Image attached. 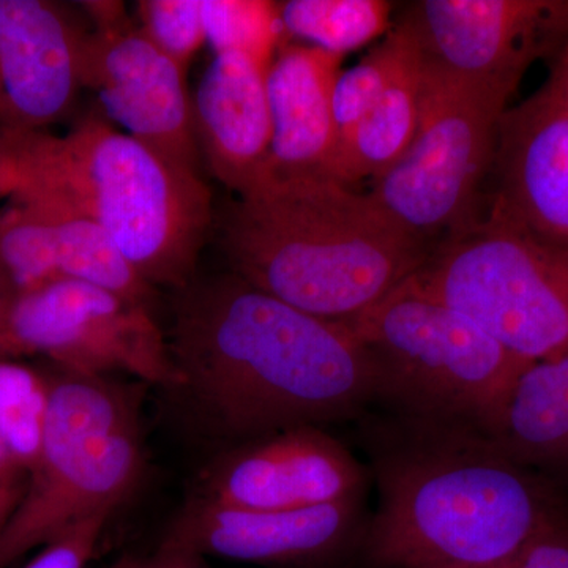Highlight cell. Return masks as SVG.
Listing matches in <instances>:
<instances>
[{"mask_svg":"<svg viewBox=\"0 0 568 568\" xmlns=\"http://www.w3.org/2000/svg\"><path fill=\"white\" fill-rule=\"evenodd\" d=\"M168 406L220 448L298 425L355 424L375 405L372 361L349 325L256 290L233 272L175 291Z\"/></svg>","mask_w":568,"mask_h":568,"instance_id":"cell-1","label":"cell"},{"mask_svg":"<svg viewBox=\"0 0 568 568\" xmlns=\"http://www.w3.org/2000/svg\"><path fill=\"white\" fill-rule=\"evenodd\" d=\"M377 489L353 568H487L568 519V499L489 436L369 410L355 422Z\"/></svg>","mask_w":568,"mask_h":568,"instance_id":"cell-2","label":"cell"},{"mask_svg":"<svg viewBox=\"0 0 568 568\" xmlns=\"http://www.w3.org/2000/svg\"><path fill=\"white\" fill-rule=\"evenodd\" d=\"M219 231L234 275L336 323L395 293L429 254L368 194L332 179H264L224 209Z\"/></svg>","mask_w":568,"mask_h":568,"instance_id":"cell-3","label":"cell"},{"mask_svg":"<svg viewBox=\"0 0 568 568\" xmlns=\"http://www.w3.org/2000/svg\"><path fill=\"white\" fill-rule=\"evenodd\" d=\"M28 183L91 215L155 290L193 282L213 223L212 193L200 173L92 114L63 136L40 133Z\"/></svg>","mask_w":568,"mask_h":568,"instance_id":"cell-4","label":"cell"},{"mask_svg":"<svg viewBox=\"0 0 568 568\" xmlns=\"http://www.w3.org/2000/svg\"><path fill=\"white\" fill-rule=\"evenodd\" d=\"M50 383L43 444L20 506L0 534V568L82 518L115 514L148 469L142 403L149 386L62 369Z\"/></svg>","mask_w":568,"mask_h":568,"instance_id":"cell-5","label":"cell"},{"mask_svg":"<svg viewBox=\"0 0 568 568\" xmlns=\"http://www.w3.org/2000/svg\"><path fill=\"white\" fill-rule=\"evenodd\" d=\"M372 361V410L491 436L523 369L487 332L399 286L345 323Z\"/></svg>","mask_w":568,"mask_h":568,"instance_id":"cell-6","label":"cell"},{"mask_svg":"<svg viewBox=\"0 0 568 568\" xmlns=\"http://www.w3.org/2000/svg\"><path fill=\"white\" fill-rule=\"evenodd\" d=\"M403 286L465 316L523 361L568 354V250L496 201L432 250Z\"/></svg>","mask_w":568,"mask_h":568,"instance_id":"cell-7","label":"cell"},{"mask_svg":"<svg viewBox=\"0 0 568 568\" xmlns=\"http://www.w3.org/2000/svg\"><path fill=\"white\" fill-rule=\"evenodd\" d=\"M422 110L405 155L366 192L428 252L480 215L507 97L422 65Z\"/></svg>","mask_w":568,"mask_h":568,"instance_id":"cell-8","label":"cell"},{"mask_svg":"<svg viewBox=\"0 0 568 568\" xmlns=\"http://www.w3.org/2000/svg\"><path fill=\"white\" fill-rule=\"evenodd\" d=\"M43 355L74 375L134 377L166 390L175 369L151 306L78 280L14 293L0 331V357Z\"/></svg>","mask_w":568,"mask_h":568,"instance_id":"cell-9","label":"cell"},{"mask_svg":"<svg viewBox=\"0 0 568 568\" xmlns=\"http://www.w3.org/2000/svg\"><path fill=\"white\" fill-rule=\"evenodd\" d=\"M394 26L425 69L511 99L529 67L568 41V0H418Z\"/></svg>","mask_w":568,"mask_h":568,"instance_id":"cell-10","label":"cell"},{"mask_svg":"<svg viewBox=\"0 0 568 568\" xmlns=\"http://www.w3.org/2000/svg\"><path fill=\"white\" fill-rule=\"evenodd\" d=\"M368 466L328 428L290 426L220 448L194 478L190 499L280 511L366 499Z\"/></svg>","mask_w":568,"mask_h":568,"instance_id":"cell-11","label":"cell"},{"mask_svg":"<svg viewBox=\"0 0 568 568\" xmlns=\"http://www.w3.org/2000/svg\"><path fill=\"white\" fill-rule=\"evenodd\" d=\"M366 499L257 511L186 499L160 544L265 568H353L369 515Z\"/></svg>","mask_w":568,"mask_h":568,"instance_id":"cell-12","label":"cell"},{"mask_svg":"<svg viewBox=\"0 0 568 568\" xmlns=\"http://www.w3.org/2000/svg\"><path fill=\"white\" fill-rule=\"evenodd\" d=\"M82 88L99 97L104 118L168 160L200 173L186 71L145 39L138 28L85 33Z\"/></svg>","mask_w":568,"mask_h":568,"instance_id":"cell-13","label":"cell"},{"mask_svg":"<svg viewBox=\"0 0 568 568\" xmlns=\"http://www.w3.org/2000/svg\"><path fill=\"white\" fill-rule=\"evenodd\" d=\"M85 33L59 3L0 0V129L43 132L70 114Z\"/></svg>","mask_w":568,"mask_h":568,"instance_id":"cell-14","label":"cell"},{"mask_svg":"<svg viewBox=\"0 0 568 568\" xmlns=\"http://www.w3.org/2000/svg\"><path fill=\"white\" fill-rule=\"evenodd\" d=\"M491 200L538 237L568 250V111L541 88L497 126Z\"/></svg>","mask_w":568,"mask_h":568,"instance_id":"cell-15","label":"cell"},{"mask_svg":"<svg viewBox=\"0 0 568 568\" xmlns=\"http://www.w3.org/2000/svg\"><path fill=\"white\" fill-rule=\"evenodd\" d=\"M13 197L22 204L14 256L29 287L78 280L153 308L155 287L133 271L91 215L36 183L22 186Z\"/></svg>","mask_w":568,"mask_h":568,"instance_id":"cell-16","label":"cell"},{"mask_svg":"<svg viewBox=\"0 0 568 568\" xmlns=\"http://www.w3.org/2000/svg\"><path fill=\"white\" fill-rule=\"evenodd\" d=\"M342 63V55L293 41L276 52L267 70L272 144L264 179L336 181L334 88Z\"/></svg>","mask_w":568,"mask_h":568,"instance_id":"cell-17","label":"cell"},{"mask_svg":"<svg viewBox=\"0 0 568 568\" xmlns=\"http://www.w3.org/2000/svg\"><path fill=\"white\" fill-rule=\"evenodd\" d=\"M267 70L244 54H213L193 97L212 174L241 196L264 181L272 144Z\"/></svg>","mask_w":568,"mask_h":568,"instance_id":"cell-18","label":"cell"},{"mask_svg":"<svg viewBox=\"0 0 568 568\" xmlns=\"http://www.w3.org/2000/svg\"><path fill=\"white\" fill-rule=\"evenodd\" d=\"M489 439L568 499V354L523 369Z\"/></svg>","mask_w":568,"mask_h":568,"instance_id":"cell-19","label":"cell"},{"mask_svg":"<svg viewBox=\"0 0 568 568\" xmlns=\"http://www.w3.org/2000/svg\"><path fill=\"white\" fill-rule=\"evenodd\" d=\"M422 81L420 54L413 41V51L379 102L358 123L342 149L336 181L347 186L376 181L405 155L420 121Z\"/></svg>","mask_w":568,"mask_h":568,"instance_id":"cell-20","label":"cell"},{"mask_svg":"<svg viewBox=\"0 0 568 568\" xmlns=\"http://www.w3.org/2000/svg\"><path fill=\"white\" fill-rule=\"evenodd\" d=\"M395 3L386 0H287L280 2L287 41L332 54L358 50L394 28Z\"/></svg>","mask_w":568,"mask_h":568,"instance_id":"cell-21","label":"cell"},{"mask_svg":"<svg viewBox=\"0 0 568 568\" xmlns=\"http://www.w3.org/2000/svg\"><path fill=\"white\" fill-rule=\"evenodd\" d=\"M50 395V375L0 357V443L26 474L39 459Z\"/></svg>","mask_w":568,"mask_h":568,"instance_id":"cell-22","label":"cell"},{"mask_svg":"<svg viewBox=\"0 0 568 568\" xmlns=\"http://www.w3.org/2000/svg\"><path fill=\"white\" fill-rule=\"evenodd\" d=\"M205 40L213 54H244L268 69L276 52L290 43L280 2L203 0Z\"/></svg>","mask_w":568,"mask_h":568,"instance_id":"cell-23","label":"cell"},{"mask_svg":"<svg viewBox=\"0 0 568 568\" xmlns=\"http://www.w3.org/2000/svg\"><path fill=\"white\" fill-rule=\"evenodd\" d=\"M410 51L413 41L409 36L394 26L375 50L369 51L353 69L342 71L336 78L334 118L338 134V160L342 149L353 136L358 123L379 102Z\"/></svg>","mask_w":568,"mask_h":568,"instance_id":"cell-24","label":"cell"},{"mask_svg":"<svg viewBox=\"0 0 568 568\" xmlns=\"http://www.w3.org/2000/svg\"><path fill=\"white\" fill-rule=\"evenodd\" d=\"M138 17V31L183 71L207 44L203 0H141Z\"/></svg>","mask_w":568,"mask_h":568,"instance_id":"cell-25","label":"cell"},{"mask_svg":"<svg viewBox=\"0 0 568 568\" xmlns=\"http://www.w3.org/2000/svg\"><path fill=\"white\" fill-rule=\"evenodd\" d=\"M112 515V511H99L74 523L37 549L22 568H88Z\"/></svg>","mask_w":568,"mask_h":568,"instance_id":"cell-26","label":"cell"},{"mask_svg":"<svg viewBox=\"0 0 568 568\" xmlns=\"http://www.w3.org/2000/svg\"><path fill=\"white\" fill-rule=\"evenodd\" d=\"M487 568H568V519L540 530L514 555Z\"/></svg>","mask_w":568,"mask_h":568,"instance_id":"cell-27","label":"cell"},{"mask_svg":"<svg viewBox=\"0 0 568 568\" xmlns=\"http://www.w3.org/2000/svg\"><path fill=\"white\" fill-rule=\"evenodd\" d=\"M40 133L0 129V200H11L28 182Z\"/></svg>","mask_w":568,"mask_h":568,"instance_id":"cell-28","label":"cell"},{"mask_svg":"<svg viewBox=\"0 0 568 568\" xmlns=\"http://www.w3.org/2000/svg\"><path fill=\"white\" fill-rule=\"evenodd\" d=\"M104 568H211L207 559L189 549L159 544L151 552H123Z\"/></svg>","mask_w":568,"mask_h":568,"instance_id":"cell-29","label":"cell"},{"mask_svg":"<svg viewBox=\"0 0 568 568\" xmlns=\"http://www.w3.org/2000/svg\"><path fill=\"white\" fill-rule=\"evenodd\" d=\"M84 10L92 18L93 31H118L133 26L125 14L122 2H82Z\"/></svg>","mask_w":568,"mask_h":568,"instance_id":"cell-30","label":"cell"},{"mask_svg":"<svg viewBox=\"0 0 568 568\" xmlns=\"http://www.w3.org/2000/svg\"><path fill=\"white\" fill-rule=\"evenodd\" d=\"M545 89L568 111V41L560 50Z\"/></svg>","mask_w":568,"mask_h":568,"instance_id":"cell-31","label":"cell"},{"mask_svg":"<svg viewBox=\"0 0 568 568\" xmlns=\"http://www.w3.org/2000/svg\"><path fill=\"white\" fill-rule=\"evenodd\" d=\"M28 478L20 481H0V534L6 529L11 515L20 506Z\"/></svg>","mask_w":568,"mask_h":568,"instance_id":"cell-32","label":"cell"},{"mask_svg":"<svg viewBox=\"0 0 568 568\" xmlns=\"http://www.w3.org/2000/svg\"><path fill=\"white\" fill-rule=\"evenodd\" d=\"M26 478H28V474L14 463L7 448L0 443V481H20Z\"/></svg>","mask_w":568,"mask_h":568,"instance_id":"cell-33","label":"cell"},{"mask_svg":"<svg viewBox=\"0 0 568 568\" xmlns=\"http://www.w3.org/2000/svg\"><path fill=\"white\" fill-rule=\"evenodd\" d=\"M14 290L9 278L0 268V331H2L3 321H6L7 310H9L11 298H13Z\"/></svg>","mask_w":568,"mask_h":568,"instance_id":"cell-34","label":"cell"}]
</instances>
